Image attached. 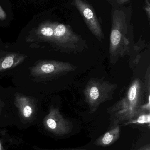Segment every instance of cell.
<instances>
[{
    "mask_svg": "<svg viewBox=\"0 0 150 150\" xmlns=\"http://www.w3.org/2000/svg\"><path fill=\"white\" fill-rule=\"evenodd\" d=\"M144 96L143 83L140 79H136L131 83L125 96L112 107L111 111L116 118V122L129 121L142 113L140 108L145 102Z\"/></svg>",
    "mask_w": 150,
    "mask_h": 150,
    "instance_id": "cell-1",
    "label": "cell"
},
{
    "mask_svg": "<svg viewBox=\"0 0 150 150\" xmlns=\"http://www.w3.org/2000/svg\"><path fill=\"white\" fill-rule=\"evenodd\" d=\"M118 87L103 78H91L84 90L85 100L89 106L91 113L95 112L102 103L111 100Z\"/></svg>",
    "mask_w": 150,
    "mask_h": 150,
    "instance_id": "cell-2",
    "label": "cell"
},
{
    "mask_svg": "<svg viewBox=\"0 0 150 150\" xmlns=\"http://www.w3.org/2000/svg\"><path fill=\"white\" fill-rule=\"evenodd\" d=\"M77 67L69 62L55 60H39L31 68V75L42 79L54 78L75 70Z\"/></svg>",
    "mask_w": 150,
    "mask_h": 150,
    "instance_id": "cell-3",
    "label": "cell"
},
{
    "mask_svg": "<svg viewBox=\"0 0 150 150\" xmlns=\"http://www.w3.org/2000/svg\"><path fill=\"white\" fill-rule=\"evenodd\" d=\"M53 43L61 51L68 53L81 52L87 47L81 43L79 38L70 34L63 24L54 27Z\"/></svg>",
    "mask_w": 150,
    "mask_h": 150,
    "instance_id": "cell-4",
    "label": "cell"
},
{
    "mask_svg": "<svg viewBox=\"0 0 150 150\" xmlns=\"http://www.w3.org/2000/svg\"><path fill=\"white\" fill-rule=\"evenodd\" d=\"M43 124L47 130L59 136L68 134L73 129L72 122L63 117L58 108L53 106L44 118Z\"/></svg>",
    "mask_w": 150,
    "mask_h": 150,
    "instance_id": "cell-5",
    "label": "cell"
},
{
    "mask_svg": "<svg viewBox=\"0 0 150 150\" xmlns=\"http://www.w3.org/2000/svg\"><path fill=\"white\" fill-rule=\"evenodd\" d=\"M14 105L18 108L22 119L29 120L33 117L37 110L35 100L19 93H16Z\"/></svg>",
    "mask_w": 150,
    "mask_h": 150,
    "instance_id": "cell-6",
    "label": "cell"
},
{
    "mask_svg": "<svg viewBox=\"0 0 150 150\" xmlns=\"http://www.w3.org/2000/svg\"><path fill=\"white\" fill-rule=\"evenodd\" d=\"M27 58L25 54L10 53L0 58V72L13 68L20 65Z\"/></svg>",
    "mask_w": 150,
    "mask_h": 150,
    "instance_id": "cell-7",
    "label": "cell"
},
{
    "mask_svg": "<svg viewBox=\"0 0 150 150\" xmlns=\"http://www.w3.org/2000/svg\"><path fill=\"white\" fill-rule=\"evenodd\" d=\"M120 134V128L119 125H117L100 136L94 144L102 147L110 146L118 140Z\"/></svg>",
    "mask_w": 150,
    "mask_h": 150,
    "instance_id": "cell-8",
    "label": "cell"
},
{
    "mask_svg": "<svg viewBox=\"0 0 150 150\" xmlns=\"http://www.w3.org/2000/svg\"><path fill=\"white\" fill-rule=\"evenodd\" d=\"M54 27L48 23L41 24L34 30V34L39 40L53 43Z\"/></svg>",
    "mask_w": 150,
    "mask_h": 150,
    "instance_id": "cell-9",
    "label": "cell"
},
{
    "mask_svg": "<svg viewBox=\"0 0 150 150\" xmlns=\"http://www.w3.org/2000/svg\"><path fill=\"white\" fill-rule=\"evenodd\" d=\"M150 123V112L142 113L133 120L129 121L125 123L129 124H149Z\"/></svg>",
    "mask_w": 150,
    "mask_h": 150,
    "instance_id": "cell-10",
    "label": "cell"
},
{
    "mask_svg": "<svg viewBox=\"0 0 150 150\" xmlns=\"http://www.w3.org/2000/svg\"><path fill=\"white\" fill-rule=\"evenodd\" d=\"M144 93L146 101L150 102V68L148 67L145 74L144 82L143 83Z\"/></svg>",
    "mask_w": 150,
    "mask_h": 150,
    "instance_id": "cell-11",
    "label": "cell"
},
{
    "mask_svg": "<svg viewBox=\"0 0 150 150\" xmlns=\"http://www.w3.org/2000/svg\"><path fill=\"white\" fill-rule=\"evenodd\" d=\"M84 15L87 19H90L93 17V14L92 10L89 8H86L84 11Z\"/></svg>",
    "mask_w": 150,
    "mask_h": 150,
    "instance_id": "cell-12",
    "label": "cell"
},
{
    "mask_svg": "<svg viewBox=\"0 0 150 150\" xmlns=\"http://www.w3.org/2000/svg\"><path fill=\"white\" fill-rule=\"evenodd\" d=\"M6 17H7V16H6V13L0 5V19L4 20L6 19Z\"/></svg>",
    "mask_w": 150,
    "mask_h": 150,
    "instance_id": "cell-13",
    "label": "cell"
},
{
    "mask_svg": "<svg viewBox=\"0 0 150 150\" xmlns=\"http://www.w3.org/2000/svg\"><path fill=\"white\" fill-rule=\"evenodd\" d=\"M138 150H150V145L149 144V145L144 146Z\"/></svg>",
    "mask_w": 150,
    "mask_h": 150,
    "instance_id": "cell-14",
    "label": "cell"
},
{
    "mask_svg": "<svg viewBox=\"0 0 150 150\" xmlns=\"http://www.w3.org/2000/svg\"><path fill=\"white\" fill-rule=\"evenodd\" d=\"M3 107V102L1 100V98H0V114H1V111L2 108Z\"/></svg>",
    "mask_w": 150,
    "mask_h": 150,
    "instance_id": "cell-15",
    "label": "cell"
},
{
    "mask_svg": "<svg viewBox=\"0 0 150 150\" xmlns=\"http://www.w3.org/2000/svg\"><path fill=\"white\" fill-rule=\"evenodd\" d=\"M0 150H4L3 147L2 145L1 142H0Z\"/></svg>",
    "mask_w": 150,
    "mask_h": 150,
    "instance_id": "cell-16",
    "label": "cell"
},
{
    "mask_svg": "<svg viewBox=\"0 0 150 150\" xmlns=\"http://www.w3.org/2000/svg\"><path fill=\"white\" fill-rule=\"evenodd\" d=\"M86 150L85 149H70V150Z\"/></svg>",
    "mask_w": 150,
    "mask_h": 150,
    "instance_id": "cell-17",
    "label": "cell"
}]
</instances>
